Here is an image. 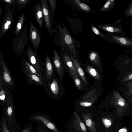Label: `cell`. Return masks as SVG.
Returning <instances> with one entry per match:
<instances>
[{
  "label": "cell",
  "mask_w": 132,
  "mask_h": 132,
  "mask_svg": "<svg viewBox=\"0 0 132 132\" xmlns=\"http://www.w3.org/2000/svg\"><path fill=\"white\" fill-rule=\"evenodd\" d=\"M58 25L55 24L59 30V34L60 37L61 44L65 46V48L70 51L75 56L76 51L73 41L71 36L68 30L65 26L63 22L62 23V26L59 21Z\"/></svg>",
  "instance_id": "1"
},
{
  "label": "cell",
  "mask_w": 132,
  "mask_h": 132,
  "mask_svg": "<svg viewBox=\"0 0 132 132\" xmlns=\"http://www.w3.org/2000/svg\"><path fill=\"white\" fill-rule=\"evenodd\" d=\"M41 5L45 23V28L50 35L52 37L53 32V19L51 15L48 2L46 0H41Z\"/></svg>",
  "instance_id": "2"
},
{
  "label": "cell",
  "mask_w": 132,
  "mask_h": 132,
  "mask_svg": "<svg viewBox=\"0 0 132 132\" xmlns=\"http://www.w3.org/2000/svg\"><path fill=\"white\" fill-rule=\"evenodd\" d=\"M75 119L70 120L67 123L65 131L72 130L67 132L75 130L78 132H88L84 124L80 120L79 116L75 112L73 113Z\"/></svg>",
  "instance_id": "3"
},
{
  "label": "cell",
  "mask_w": 132,
  "mask_h": 132,
  "mask_svg": "<svg viewBox=\"0 0 132 132\" xmlns=\"http://www.w3.org/2000/svg\"><path fill=\"white\" fill-rule=\"evenodd\" d=\"M28 54L31 65L41 77L43 70L42 66L41 60L37 54V51H34L29 47L28 49Z\"/></svg>",
  "instance_id": "4"
},
{
  "label": "cell",
  "mask_w": 132,
  "mask_h": 132,
  "mask_svg": "<svg viewBox=\"0 0 132 132\" xmlns=\"http://www.w3.org/2000/svg\"><path fill=\"white\" fill-rule=\"evenodd\" d=\"M30 36L35 51H37L41 40V38L37 28L31 21L30 28Z\"/></svg>",
  "instance_id": "5"
},
{
  "label": "cell",
  "mask_w": 132,
  "mask_h": 132,
  "mask_svg": "<svg viewBox=\"0 0 132 132\" xmlns=\"http://www.w3.org/2000/svg\"><path fill=\"white\" fill-rule=\"evenodd\" d=\"M33 119L40 122L49 130L53 132H61L56 126L50 120L41 114H36L33 116Z\"/></svg>",
  "instance_id": "6"
},
{
  "label": "cell",
  "mask_w": 132,
  "mask_h": 132,
  "mask_svg": "<svg viewBox=\"0 0 132 132\" xmlns=\"http://www.w3.org/2000/svg\"><path fill=\"white\" fill-rule=\"evenodd\" d=\"M95 90L92 89L88 92L82 98L79 105L84 107H89L94 102L97 95H96Z\"/></svg>",
  "instance_id": "7"
},
{
  "label": "cell",
  "mask_w": 132,
  "mask_h": 132,
  "mask_svg": "<svg viewBox=\"0 0 132 132\" xmlns=\"http://www.w3.org/2000/svg\"><path fill=\"white\" fill-rule=\"evenodd\" d=\"M53 52L54 54L53 61L55 70L59 77L62 78L63 77L64 71L61 60L55 49L53 50Z\"/></svg>",
  "instance_id": "8"
},
{
  "label": "cell",
  "mask_w": 132,
  "mask_h": 132,
  "mask_svg": "<svg viewBox=\"0 0 132 132\" xmlns=\"http://www.w3.org/2000/svg\"><path fill=\"white\" fill-rule=\"evenodd\" d=\"M33 11L35 12L37 22L42 29L43 26V14L42 5L39 3L36 4L34 6Z\"/></svg>",
  "instance_id": "9"
},
{
  "label": "cell",
  "mask_w": 132,
  "mask_h": 132,
  "mask_svg": "<svg viewBox=\"0 0 132 132\" xmlns=\"http://www.w3.org/2000/svg\"><path fill=\"white\" fill-rule=\"evenodd\" d=\"M82 117L90 131L91 132H96V124L93 120L91 115L89 113L86 114H82Z\"/></svg>",
  "instance_id": "10"
},
{
  "label": "cell",
  "mask_w": 132,
  "mask_h": 132,
  "mask_svg": "<svg viewBox=\"0 0 132 132\" xmlns=\"http://www.w3.org/2000/svg\"><path fill=\"white\" fill-rule=\"evenodd\" d=\"M70 56L77 72L79 76L84 83L86 85H87V79L83 70L80 66L79 62L73 56Z\"/></svg>",
  "instance_id": "11"
},
{
  "label": "cell",
  "mask_w": 132,
  "mask_h": 132,
  "mask_svg": "<svg viewBox=\"0 0 132 132\" xmlns=\"http://www.w3.org/2000/svg\"><path fill=\"white\" fill-rule=\"evenodd\" d=\"M45 59V68L47 79L49 80L53 76V67L49 55L46 53Z\"/></svg>",
  "instance_id": "12"
},
{
  "label": "cell",
  "mask_w": 132,
  "mask_h": 132,
  "mask_svg": "<svg viewBox=\"0 0 132 132\" xmlns=\"http://www.w3.org/2000/svg\"><path fill=\"white\" fill-rule=\"evenodd\" d=\"M57 80L54 79L51 83L48 85L51 93L55 96H59L60 90V86Z\"/></svg>",
  "instance_id": "13"
},
{
  "label": "cell",
  "mask_w": 132,
  "mask_h": 132,
  "mask_svg": "<svg viewBox=\"0 0 132 132\" xmlns=\"http://www.w3.org/2000/svg\"><path fill=\"white\" fill-rule=\"evenodd\" d=\"M1 63L3 69V76L4 80L7 84L12 86L13 82L9 71L5 64L3 62H1Z\"/></svg>",
  "instance_id": "14"
},
{
  "label": "cell",
  "mask_w": 132,
  "mask_h": 132,
  "mask_svg": "<svg viewBox=\"0 0 132 132\" xmlns=\"http://www.w3.org/2000/svg\"><path fill=\"white\" fill-rule=\"evenodd\" d=\"M111 36L114 41L121 45L132 46V42L130 39L117 36Z\"/></svg>",
  "instance_id": "15"
},
{
  "label": "cell",
  "mask_w": 132,
  "mask_h": 132,
  "mask_svg": "<svg viewBox=\"0 0 132 132\" xmlns=\"http://www.w3.org/2000/svg\"><path fill=\"white\" fill-rule=\"evenodd\" d=\"M97 27L102 30L111 32L119 33L122 31L121 29L120 28L106 24L99 25Z\"/></svg>",
  "instance_id": "16"
},
{
  "label": "cell",
  "mask_w": 132,
  "mask_h": 132,
  "mask_svg": "<svg viewBox=\"0 0 132 132\" xmlns=\"http://www.w3.org/2000/svg\"><path fill=\"white\" fill-rule=\"evenodd\" d=\"M62 60L64 63L67 66L68 69L74 71L78 74L75 68L70 56L66 54L63 53L62 54Z\"/></svg>",
  "instance_id": "17"
},
{
  "label": "cell",
  "mask_w": 132,
  "mask_h": 132,
  "mask_svg": "<svg viewBox=\"0 0 132 132\" xmlns=\"http://www.w3.org/2000/svg\"><path fill=\"white\" fill-rule=\"evenodd\" d=\"M89 57L90 61L96 65L98 68L100 67V61L99 55L96 51H92L89 54Z\"/></svg>",
  "instance_id": "18"
},
{
  "label": "cell",
  "mask_w": 132,
  "mask_h": 132,
  "mask_svg": "<svg viewBox=\"0 0 132 132\" xmlns=\"http://www.w3.org/2000/svg\"><path fill=\"white\" fill-rule=\"evenodd\" d=\"M25 71L26 73H30L35 75L39 77L42 80H43V78L37 72L34 67L28 62L24 61Z\"/></svg>",
  "instance_id": "19"
},
{
  "label": "cell",
  "mask_w": 132,
  "mask_h": 132,
  "mask_svg": "<svg viewBox=\"0 0 132 132\" xmlns=\"http://www.w3.org/2000/svg\"><path fill=\"white\" fill-rule=\"evenodd\" d=\"M69 73L73 78L76 87L79 90H81L82 86L81 81L77 73L68 69Z\"/></svg>",
  "instance_id": "20"
},
{
  "label": "cell",
  "mask_w": 132,
  "mask_h": 132,
  "mask_svg": "<svg viewBox=\"0 0 132 132\" xmlns=\"http://www.w3.org/2000/svg\"><path fill=\"white\" fill-rule=\"evenodd\" d=\"M86 69L88 73L95 78L98 80L100 79V75L95 69L92 67L88 65L86 67Z\"/></svg>",
  "instance_id": "21"
},
{
  "label": "cell",
  "mask_w": 132,
  "mask_h": 132,
  "mask_svg": "<svg viewBox=\"0 0 132 132\" xmlns=\"http://www.w3.org/2000/svg\"><path fill=\"white\" fill-rule=\"evenodd\" d=\"M113 95L115 100L118 104L122 106L124 105L125 103V100L118 92H114Z\"/></svg>",
  "instance_id": "22"
},
{
  "label": "cell",
  "mask_w": 132,
  "mask_h": 132,
  "mask_svg": "<svg viewBox=\"0 0 132 132\" xmlns=\"http://www.w3.org/2000/svg\"><path fill=\"white\" fill-rule=\"evenodd\" d=\"M73 1L77 6L82 10L88 12L90 11L91 9L89 6L85 3H81L80 1L73 0Z\"/></svg>",
  "instance_id": "23"
},
{
  "label": "cell",
  "mask_w": 132,
  "mask_h": 132,
  "mask_svg": "<svg viewBox=\"0 0 132 132\" xmlns=\"http://www.w3.org/2000/svg\"><path fill=\"white\" fill-rule=\"evenodd\" d=\"M48 1L49 3L50 12L52 18L53 19L56 9V0H48Z\"/></svg>",
  "instance_id": "24"
},
{
  "label": "cell",
  "mask_w": 132,
  "mask_h": 132,
  "mask_svg": "<svg viewBox=\"0 0 132 132\" xmlns=\"http://www.w3.org/2000/svg\"><path fill=\"white\" fill-rule=\"evenodd\" d=\"M27 75L30 79L34 82L39 85H42L43 81L40 79L37 76L31 74L26 73Z\"/></svg>",
  "instance_id": "25"
},
{
  "label": "cell",
  "mask_w": 132,
  "mask_h": 132,
  "mask_svg": "<svg viewBox=\"0 0 132 132\" xmlns=\"http://www.w3.org/2000/svg\"><path fill=\"white\" fill-rule=\"evenodd\" d=\"M115 0H108L105 4L103 7L100 9L99 11H107L111 6H113L114 4Z\"/></svg>",
  "instance_id": "26"
},
{
  "label": "cell",
  "mask_w": 132,
  "mask_h": 132,
  "mask_svg": "<svg viewBox=\"0 0 132 132\" xmlns=\"http://www.w3.org/2000/svg\"><path fill=\"white\" fill-rule=\"evenodd\" d=\"M91 27L92 31L96 35H99L100 36L105 37V35L99 30L96 27L92 24H90Z\"/></svg>",
  "instance_id": "27"
},
{
  "label": "cell",
  "mask_w": 132,
  "mask_h": 132,
  "mask_svg": "<svg viewBox=\"0 0 132 132\" xmlns=\"http://www.w3.org/2000/svg\"><path fill=\"white\" fill-rule=\"evenodd\" d=\"M36 129L37 132H50L48 129L41 125L37 126Z\"/></svg>",
  "instance_id": "28"
},
{
  "label": "cell",
  "mask_w": 132,
  "mask_h": 132,
  "mask_svg": "<svg viewBox=\"0 0 132 132\" xmlns=\"http://www.w3.org/2000/svg\"><path fill=\"white\" fill-rule=\"evenodd\" d=\"M102 121L105 126L107 128L109 127L111 125V121L109 119L104 118L102 119Z\"/></svg>",
  "instance_id": "29"
},
{
  "label": "cell",
  "mask_w": 132,
  "mask_h": 132,
  "mask_svg": "<svg viewBox=\"0 0 132 132\" xmlns=\"http://www.w3.org/2000/svg\"><path fill=\"white\" fill-rule=\"evenodd\" d=\"M132 79V73H131L128 74L126 76L122 79V82H126Z\"/></svg>",
  "instance_id": "30"
},
{
  "label": "cell",
  "mask_w": 132,
  "mask_h": 132,
  "mask_svg": "<svg viewBox=\"0 0 132 132\" xmlns=\"http://www.w3.org/2000/svg\"><path fill=\"white\" fill-rule=\"evenodd\" d=\"M127 16H131L132 15V5L131 4L126 14Z\"/></svg>",
  "instance_id": "31"
},
{
  "label": "cell",
  "mask_w": 132,
  "mask_h": 132,
  "mask_svg": "<svg viewBox=\"0 0 132 132\" xmlns=\"http://www.w3.org/2000/svg\"><path fill=\"white\" fill-rule=\"evenodd\" d=\"M5 98V94L4 90H2L0 92V100H4Z\"/></svg>",
  "instance_id": "32"
},
{
  "label": "cell",
  "mask_w": 132,
  "mask_h": 132,
  "mask_svg": "<svg viewBox=\"0 0 132 132\" xmlns=\"http://www.w3.org/2000/svg\"><path fill=\"white\" fill-rule=\"evenodd\" d=\"M128 84L127 86L129 90V95H131L132 93V87L131 82H130V83Z\"/></svg>",
  "instance_id": "33"
},
{
  "label": "cell",
  "mask_w": 132,
  "mask_h": 132,
  "mask_svg": "<svg viewBox=\"0 0 132 132\" xmlns=\"http://www.w3.org/2000/svg\"><path fill=\"white\" fill-rule=\"evenodd\" d=\"M8 114L10 116H11L12 113V108L11 106H9L7 109Z\"/></svg>",
  "instance_id": "34"
},
{
  "label": "cell",
  "mask_w": 132,
  "mask_h": 132,
  "mask_svg": "<svg viewBox=\"0 0 132 132\" xmlns=\"http://www.w3.org/2000/svg\"><path fill=\"white\" fill-rule=\"evenodd\" d=\"M128 130L125 128H122L119 130L118 132H127Z\"/></svg>",
  "instance_id": "35"
},
{
  "label": "cell",
  "mask_w": 132,
  "mask_h": 132,
  "mask_svg": "<svg viewBox=\"0 0 132 132\" xmlns=\"http://www.w3.org/2000/svg\"><path fill=\"white\" fill-rule=\"evenodd\" d=\"M18 28L19 29H20L22 27L21 24L20 23H18L17 25Z\"/></svg>",
  "instance_id": "36"
},
{
  "label": "cell",
  "mask_w": 132,
  "mask_h": 132,
  "mask_svg": "<svg viewBox=\"0 0 132 132\" xmlns=\"http://www.w3.org/2000/svg\"><path fill=\"white\" fill-rule=\"evenodd\" d=\"M129 62V59H128L127 60H126L125 61L124 63L126 65H127L128 64V63Z\"/></svg>",
  "instance_id": "37"
},
{
  "label": "cell",
  "mask_w": 132,
  "mask_h": 132,
  "mask_svg": "<svg viewBox=\"0 0 132 132\" xmlns=\"http://www.w3.org/2000/svg\"><path fill=\"white\" fill-rule=\"evenodd\" d=\"M11 23V22L10 21H7V22L6 23V24L8 25V26L10 25Z\"/></svg>",
  "instance_id": "38"
},
{
  "label": "cell",
  "mask_w": 132,
  "mask_h": 132,
  "mask_svg": "<svg viewBox=\"0 0 132 132\" xmlns=\"http://www.w3.org/2000/svg\"><path fill=\"white\" fill-rule=\"evenodd\" d=\"M5 1L6 2H10L11 1V0H5Z\"/></svg>",
  "instance_id": "39"
},
{
  "label": "cell",
  "mask_w": 132,
  "mask_h": 132,
  "mask_svg": "<svg viewBox=\"0 0 132 132\" xmlns=\"http://www.w3.org/2000/svg\"><path fill=\"white\" fill-rule=\"evenodd\" d=\"M1 76H0V87L1 86Z\"/></svg>",
  "instance_id": "40"
},
{
  "label": "cell",
  "mask_w": 132,
  "mask_h": 132,
  "mask_svg": "<svg viewBox=\"0 0 132 132\" xmlns=\"http://www.w3.org/2000/svg\"><path fill=\"white\" fill-rule=\"evenodd\" d=\"M4 26H5V27H6L9 26L8 25H7L6 24V23L4 24Z\"/></svg>",
  "instance_id": "41"
},
{
  "label": "cell",
  "mask_w": 132,
  "mask_h": 132,
  "mask_svg": "<svg viewBox=\"0 0 132 132\" xmlns=\"http://www.w3.org/2000/svg\"><path fill=\"white\" fill-rule=\"evenodd\" d=\"M7 132H9V131H7Z\"/></svg>",
  "instance_id": "42"
}]
</instances>
